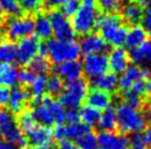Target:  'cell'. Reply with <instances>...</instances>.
I'll use <instances>...</instances> for the list:
<instances>
[{
  "label": "cell",
  "mask_w": 151,
  "mask_h": 149,
  "mask_svg": "<svg viewBox=\"0 0 151 149\" xmlns=\"http://www.w3.org/2000/svg\"><path fill=\"white\" fill-rule=\"evenodd\" d=\"M96 28L99 31L98 34L107 42L108 45L110 44L115 47H119L125 44L128 29L119 14L111 12L99 16Z\"/></svg>",
  "instance_id": "6da1fadb"
},
{
  "label": "cell",
  "mask_w": 151,
  "mask_h": 149,
  "mask_svg": "<svg viewBox=\"0 0 151 149\" xmlns=\"http://www.w3.org/2000/svg\"><path fill=\"white\" fill-rule=\"evenodd\" d=\"M99 17L96 0H82L75 14L71 19V25L74 33L81 36L93 32L96 29Z\"/></svg>",
  "instance_id": "7a4b0ae2"
},
{
  "label": "cell",
  "mask_w": 151,
  "mask_h": 149,
  "mask_svg": "<svg viewBox=\"0 0 151 149\" xmlns=\"http://www.w3.org/2000/svg\"><path fill=\"white\" fill-rule=\"evenodd\" d=\"M117 127L122 134H139L147 127V118L138 109L126 102L118 105L116 110Z\"/></svg>",
  "instance_id": "3957f363"
},
{
  "label": "cell",
  "mask_w": 151,
  "mask_h": 149,
  "mask_svg": "<svg viewBox=\"0 0 151 149\" xmlns=\"http://www.w3.org/2000/svg\"><path fill=\"white\" fill-rule=\"evenodd\" d=\"M46 55L49 56L50 62L55 65L62 64L64 62L77 60L81 56L80 44L73 40H47Z\"/></svg>",
  "instance_id": "277c9868"
},
{
  "label": "cell",
  "mask_w": 151,
  "mask_h": 149,
  "mask_svg": "<svg viewBox=\"0 0 151 149\" xmlns=\"http://www.w3.org/2000/svg\"><path fill=\"white\" fill-rule=\"evenodd\" d=\"M88 93V84L84 79H76L68 81L64 86L63 91L60 94V103L64 108L76 109L86 99Z\"/></svg>",
  "instance_id": "5b68a950"
},
{
  "label": "cell",
  "mask_w": 151,
  "mask_h": 149,
  "mask_svg": "<svg viewBox=\"0 0 151 149\" xmlns=\"http://www.w3.org/2000/svg\"><path fill=\"white\" fill-rule=\"evenodd\" d=\"M0 132L7 141H10L19 147L25 146L28 143L24 133L18 126L17 118L9 110H0Z\"/></svg>",
  "instance_id": "8992f818"
},
{
  "label": "cell",
  "mask_w": 151,
  "mask_h": 149,
  "mask_svg": "<svg viewBox=\"0 0 151 149\" xmlns=\"http://www.w3.org/2000/svg\"><path fill=\"white\" fill-rule=\"evenodd\" d=\"M33 32L34 20L30 16L10 17L4 25V34L12 42L30 36Z\"/></svg>",
  "instance_id": "52a82bcc"
},
{
  "label": "cell",
  "mask_w": 151,
  "mask_h": 149,
  "mask_svg": "<svg viewBox=\"0 0 151 149\" xmlns=\"http://www.w3.org/2000/svg\"><path fill=\"white\" fill-rule=\"evenodd\" d=\"M50 19L52 35L56 40H73L74 31L72 29L71 21L59 10H52L47 16Z\"/></svg>",
  "instance_id": "ba28073f"
},
{
  "label": "cell",
  "mask_w": 151,
  "mask_h": 149,
  "mask_svg": "<svg viewBox=\"0 0 151 149\" xmlns=\"http://www.w3.org/2000/svg\"><path fill=\"white\" fill-rule=\"evenodd\" d=\"M39 42L38 37L30 35L19 41L16 52V60L19 65L27 66L39 55Z\"/></svg>",
  "instance_id": "9c48e42d"
},
{
  "label": "cell",
  "mask_w": 151,
  "mask_h": 149,
  "mask_svg": "<svg viewBox=\"0 0 151 149\" xmlns=\"http://www.w3.org/2000/svg\"><path fill=\"white\" fill-rule=\"evenodd\" d=\"M82 68L88 78H96L108 70V58L104 53L85 55L82 62Z\"/></svg>",
  "instance_id": "30bf717a"
},
{
  "label": "cell",
  "mask_w": 151,
  "mask_h": 149,
  "mask_svg": "<svg viewBox=\"0 0 151 149\" xmlns=\"http://www.w3.org/2000/svg\"><path fill=\"white\" fill-rule=\"evenodd\" d=\"M150 76L149 69L145 67H140L139 65H130L122 72L120 78H118V88L124 93L129 91L131 86L137 80H146Z\"/></svg>",
  "instance_id": "8fae6325"
},
{
  "label": "cell",
  "mask_w": 151,
  "mask_h": 149,
  "mask_svg": "<svg viewBox=\"0 0 151 149\" xmlns=\"http://www.w3.org/2000/svg\"><path fill=\"white\" fill-rule=\"evenodd\" d=\"M97 149H129V139L122 133L101 131L97 135Z\"/></svg>",
  "instance_id": "7c38bea8"
},
{
  "label": "cell",
  "mask_w": 151,
  "mask_h": 149,
  "mask_svg": "<svg viewBox=\"0 0 151 149\" xmlns=\"http://www.w3.org/2000/svg\"><path fill=\"white\" fill-rule=\"evenodd\" d=\"M89 132V127L82 122L76 123H67V124L59 125L53 134L56 139L62 140H77L81 136H83L85 133Z\"/></svg>",
  "instance_id": "4fadbf2b"
},
{
  "label": "cell",
  "mask_w": 151,
  "mask_h": 149,
  "mask_svg": "<svg viewBox=\"0 0 151 149\" xmlns=\"http://www.w3.org/2000/svg\"><path fill=\"white\" fill-rule=\"evenodd\" d=\"M80 44L81 53L84 55L101 54L108 50V44L97 33H89L82 37Z\"/></svg>",
  "instance_id": "5bb4252c"
},
{
  "label": "cell",
  "mask_w": 151,
  "mask_h": 149,
  "mask_svg": "<svg viewBox=\"0 0 151 149\" xmlns=\"http://www.w3.org/2000/svg\"><path fill=\"white\" fill-rule=\"evenodd\" d=\"M27 140L32 146L35 147H49L53 143L54 134L50 127L37 125L32 131H30L27 135Z\"/></svg>",
  "instance_id": "9a60e30c"
},
{
  "label": "cell",
  "mask_w": 151,
  "mask_h": 149,
  "mask_svg": "<svg viewBox=\"0 0 151 149\" xmlns=\"http://www.w3.org/2000/svg\"><path fill=\"white\" fill-rule=\"evenodd\" d=\"M108 58V68L114 74H122L129 66V53L122 47H115L110 50Z\"/></svg>",
  "instance_id": "2e32d148"
},
{
  "label": "cell",
  "mask_w": 151,
  "mask_h": 149,
  "mask_svg": "<svg viewBox=\"0 0 151 149\" xmlns=\"http://www.w3.org/2000/svg\"><path fill=\"white\" fill-rule=\"evenodd\" d=\"M30 99V92L23 87H12L9 91L8 106L9 111L19 114L24 110L25 105Z\"/></svg>",
  "instance_id": "e0dca14e"
},
{
  "label": "cell",
  "mask_w": 151,
  "mask_h": 149,
  "mask_svg": "<svg viewBox=\"0 0 151 149\" xmlns=\"http://www.w3.org/2000/svg\"><path fill=\"white\" fill-rule=\"evenodd\" d=\"M55 72L62 80H66L67 82L80 79L82 77V74H83L82 62L78 60L64 62L62 64L56 65Z\"/></svg>",
  "instance_id": "ac0fdd59"
},
{
  "label": "cell",
  "mask_w": 151,
  "mask_h": 149,
  "mask_svg": "<svg viewBox=\"0 0 151 149\" xmlns=\"http://www.w3.org/2000/svg\"><path fill=\"white\" fill-rule=\"evenodd\" d=\"M86 103L92 108L96 109L98 111H104L106 109L110 108L111 105V95L105 91L98 89H93L86 95Z\"/></svg>",
  "instance_id": "d6986e66"
},
{
  "label": "cell",
  "mask_w": 151,
  "mask_h": 149,
  "mask_svg": "<svg viewBox=\"0 0 151 149\" xmlns=\"http://www.w3.org/2000/svg\"><path fill=\"white\" fill-rule=\"evenodd\" d=\"M30 112H31V115L37 124L41 125V126H46V127H51V126L55 125L50 109L40 99L37 100V102L34 103L33 108Z\"/></svg>",
  "instance_id": "ffe728a7"
},
{
  "label": "cell",
  "mask_w": 151,
  "mask_h": 149,
  "mask_svg": "<svg viewBox=\"0 0 151 149\" xmlns=\"http://www.w3.org/2000/svg\"><path fill=\"white\" fill-rule=\"evenodd\" d=\"M92 86L94 89H98L107 93L116 91L118 88V77L114 72H105L98 76L96 78L92 79Z\"/></svg>",
  "instance_id": "44dd1931"
},
{
  "label": "cell",
  "mask_w": 151,
  "mask_h": 149,
  "mask_svg": "<svg viewBox=\"0 0 151 149\" xmlns=\"http://www.w3.org/2000/svg\"><path fill=\"white\" fill-rule=\"evenodd\" d=\"M148 32L145 29L143 25L140 24H134L127 31L126 40H125V44L128 48L132 50L134 47H138L141 45L143 42L148 40Z\"/></svg>",
  "instance_id": "7402d4cb"
},
{
  "label": "cell",
  "mask_w": 151,
  "mask_h": 149,
  "mask_svg": "<svg viewBox=\"0 0 151 149\" xmlns=\"http://www.w3.org/2000/svg\"><path fill=\"white\" fill-rule=\"evenodd\" d=\"M18 68L9 62H0V86L14 87L18 82Z\"/></svg>",
  "instance_id": "603a6c76"
},
{
  "label": "cell",
  "mask_w": 151,
  "mask_h": 149,
  "mask_svg": "<svg viewBox=\"0 0 151 149\" xmlns=\"http://www.w3.org/2000/svg\"><path fill=\"white\" fill-rule=\"evenodd\" d=\"M40 100L44 102L47 105V108L50 109V112L53 116L55 124H63L65 122V112L66 111H65L63 105L60 103V101H56L52 95H43L40 98Z\"/></svg>",
  "instance_id": "cb8c5ba5"
},
{
  "label": "cell",
  "mask_w": 151,
  "mask_h": 149,
  "mask_svg": "<svg viewBox=\"0 0 151 149\" xmlns=\"http://www.w3.org/2000/svg\"><path fill=\"white\" fill-rule=\"evenodd\" d=\"M143 17V9L139 6L137 2H129L125 4L122 11V20L130 23L131 25L138 24L142 20Z\"/></svg>",
  "instance_id": "d4e9b609"
},
{
  "label": "cell",
  "mask_w": 151,
  "mask_h": 149,
  "mask_svg": "<svg viewBox=\"0 0 151 149\" xmlns=\"http://www.w3.org/2000/svg\"><path fill=\"white\" fill-rule=\"evenodd\" d=\"M34 32L35 36L42 40H50L52 36L50 19L44 13H39L34 20Z\"/></svg>",
  "instance_id": "484cf974"
},
{
  "label": "cell",
  "mask_w": 151,
  "mask_h": 149,
  "mask_svg": "<svg viewBox=\"0 0 151 149\" xmlns=\"http://www.w3.org/2000/svg\"><path fill=\"white\" fill-rule=\"evenodd\" d=\"M98 126L101 127V131H115L117 127V118H116V112L114 109H106L101 114L99 121H98Z\"/></svg>",
  "instance_id": "4316f807"
},
{
  "label": "cell",
  "mask_w": 151,
  "mask_h": 149,
  "mask_svg": "<svg viewBox=\"0 0 151 149\" xmlns=\"http://www.w3.org/2000/svg\"><path fill=\"white\" fill-rule=\"evenodd\" d=\"M78 113H80L81 122L87 125L88 127L98 124V121L101 117V112L96 109L92 108L89 105H85L78 111Z\"/></svg>",
  "instance_id": "83f0119b"
},
{
  "label": "cell",
  "mask_w": 151,
  "mask_h": 149,
  "mask_svg": "<svg viewBox=\"0 0 151 149\" xmlns=\"http://www.w3.org/2000/svg\"><path fill=\"white\" fill-rule=\"evenodd\" d=\"M46 81H47L46 74H35V77L30 84V94H32L35 100H39L44 95V92L46 90Z\"/></svg>",
  "instance_id": "f1b7e54d"
},
{
  "label": "cell",
  "mask_w": 151,
  "mask_h": 149,
  "mask_svg": "<svg viewBox=\"0 0 151 149\" xmlns=\"http://www.w3.org/2000/svg\"><path fill=\"white\" fill-rule=\"evenodd\" d=\"M17 45L12 41H6L0 43V62L12 64L16 60Z\"/></svg>",
  "instance_id": "f546056e"
},
{
  "label": "cell",
  "mask_w": 151,
  "mask_h": 149,
  "mask_svg": "<svg viewBox=\"0 0 151 149\" xmlns=\"http://www.w3.org/2000/svg\"><path fill=\"white\" fill-rule=\"evenodd\" d=\"M30 69L33 71L35 74H46L51 69V62L50 59L43 56V55H38L35 56L34 59L29 64Z\"/></svg>",
  "instance_id": "4dcf8cb0"
},
{
  "label": "cell",
  "mask_w": 151,
  "mask_h": 149,
  "mask_svg": "<svg viewBox=\"0 0 151 149\" xmlns=\"http://www.w3.org/2000/svg\"><path fill=\"white\" fill-rule=\"evenodd\" d=\"M17 124L21 128L22 132L24 133V135H27L30 131H32L38 125L35 123L34 118L32 117V115H31V112L28 111V110H23L22 112L19 113L17 118Z\"/></svg>",
  "instance_id": "1f68e13d"
},
{
  "label": "cell",
  "mask_w": 151,
  "mask_h": 149,
  "mask_svg": "<svg viewBox=\"0 0 151 149\" xmlns=\"http://www.w3.org/2000/svg\"><path fill=\"white\" fill-rule=\"evenodd\" d=\"M64 89L63 80L60 78L58 74H53L50 78H47L46 81V91L50 93V95H59Z\"/></svg>",
  "instance_id": "d6a6232c"
},
{
  "label": "cell",
  "mask_w": 151,
  "mask_h": 149,
  "mask_svg": "<svg viewBox=\"0 0 151 149\" xmlns=\"http://www.w3.org/2000/svg\"><path fill=\"white\" fill-rule=\"evenodd\" d=\"M77 146L81 149H97L98 144H97V136L94 135L91 131L85 133L83 136H81L77 139Z\"/></svg>",
  "instance_id": "836d02e7"
},
{
  "label": "cell",
  "mask_w": 151,
  "mask_h": 149,
  "mask_svg": "<svg viewBox=\"0 0 151 149\" xmlns=\"http://www.w3.org/2000/svg\"><path fill=\"white\" fill-rule=\"evenodd\" d=\"M1 6L4 9V12L9 14L10 17L21 16L23 11L18 0H1Z\"/></svg>",
  "instance_id": "e575fe53"
},
{
  "label": "cell",
  "mask_w": 151,
  "mask_h": 149,
  "mask_svg": "<svg viewBox=\"0 0 151 149\" xmlns=\"http://www.w3.org/2000/svg\"><path fill=\"white\" fill-rule=\"evenodd\" d=\"M22 10L27 12L37 13L42 8L43 0H18Z\"/></svg>",
  "instance_id": "d590c367"
},
{
  "label": "cell",
  "mask_w": 151,
  "mask_h": 149,
  "mask_svg": "<svg viewBox=\"0 0 151 149\" xmlns=\"http://www.w3.org/2000/svg\"><path fill=\"white\" fill-rule=\"evenodd\" d=\"M78 7H80L78 0H66L61 6V12L63 13L66 18H72L77 11Z\"/></svg>",
  "instance_id": "8d00e7d4"
},
{
  "label": "cell",
  "mask_w": 151,
  "mask_h": 149,
  "mask_svg": "<svg viewBox=\"0 0 151 149\" xmlns=\"http://www.w3.org/2000/svg\"><path fill=\"white\" fill-rule=\"evenodd\" d=\"M96 4L97 7L106 13L116 12L120 7V4L117 0H96Z\"/></svg>",
  "instance_id": "74e56055"
},
{
  "label": "cell",
  "mask_w": 151,
  "mask_h": 149,
  "mask_svg": "<svg viewBox=\"0 0 151 149\" xmlns=\"http://www.w3.org/2000/svg\"><path fill=\"white\" fill-rule=\"evenodd\" d=\"M34 77L35 74L30 68H23L18 72V81L23 86H30Z\"/></svg>",
  "instance_id": "f35d334b"
},
{
  "label": "cell",
  "mask_w": 151,
  "mask_h": 149,
  "mask_svg": "<svg viewBox=\"0 0 151 149\" xmlns=\"http://www.w3.org/2000/svg\"><path fill=\"white\" fill-rule=\"evenodd\" d=\"M146 80H137L136 82L131 86V88L129 89V93L134 95H138V96H142L146 93Z\"/></svg>",
  "instance_id": "ab89813d"
},
{
  "label": "cell",
  "mask_w": 151,
  "mask_h": 149,
  "mask_svg": "<svg viewBox=\"0 0 151 149\" xmlns=\"http://www.w3.org/2000/svg\"><path fill=\"white\" fill-rule=\"evenodd\" d=\"M129 149H147V145L143 140L142 135L134 134L129 140Z\"/></svg>",
  "instance_id": "60d3db41"
},
{
  "label": "cell",
  "mask_w": 151,
  "mask_h": 149,
  "mask_svg": "<svg viewBox=\"0 0 151 149\" xmlns=\"http://www.w3.org/2000/svg\"><path fill=\"white\" fill-rule=\"evenodd\" d=\"M124 102H126L127 104H129V105H131V106H134L136 109H139L141 106V104H142V99H141V96H138V95L131 94L129 92H126Z\"/></svg>",
  "instance_id": "b9f144b4"
},
{
  "label": "cell",
  "mask_w": 151,
  "mask_h": 149,
  "mask_svg": "<svg viewBox=\"0 0 151 149\" xmlns=\"http://www.w3.org/2000/svg\"><path fill=\"white\" fill-rule=\"evenodd\" d=\"M65 121L67 123H76L80 122V113L76 109H68L65 112Z\"/></svg>",
  "instance_id": "7bdbcfd3"
},
{
  "label": "cell",
  "mask_w": 151,
  "mask_h": 149,
  "mask_svg": "<svg viewBox=\"0 0 151 149\" xmlns=\"http://www.w3.org/2000/svg\"><path fill=\"white\" fill-rule=\"evenodd\" d=\"M143 21V26L147 30V32L149 35H151V8L147 9L146 13H143L142 17Z\"/></svg>",
  "instance_id": "ee69618b"
},
{
  "label": "cell",
  "mask_w": 151,
  "mask_h": 149,
  "mask_svg": "<svg viewBox=\"0 0 151 149\" xmlns=\"http://www.w3.org/2000/svg\"><path fill=\"white\" fill-rule=\"evenodd\" d=\"M9 99V89L6 87L0 86V108L4 106L8 103Z\"/></svg>",
  "instance_id": "f6af8a7d"
},
{
  "label": "cell",
  "mask_w": 151,
  "mask_h": 149,
  "mask_svg": "<svg viewBox=\"0 0 151 149\" xmlns=\"http://www.w3.org/2000/svg\"><path fill=\"white\" fill-rule=\"evenodd\" d=\"M56 149H81L77 144H74L73 141H68V140H62Z\"/></svg>",
  "instance_id": "bcb514c9"
},
{
  "label": "cell",
  "mask_w": 151,
  "mask_h": 149,
  "mask_svg": "<svg viewBox=\"0 0 151 149\" xmlns=\"http://www.w3.org/2000/svg\"><path fill=\"white\" fill-rule=\"evenodd\" d=\"M65 1H66V0H45V4L47 7L55 9V8H58V7H61Z\"/></svg>",
  "instance_id": "7dc6e473"
},
{
  "label": "cell",
  "mask_w": 151,
  "mask_h": 149,
  "mask_svg": "<svg viewBox=\"0 0 151 149\" xmlns=\"http://www.w3.org/2000/svg\"><path fill=\"white\" fill-rule=\"evenodd\" d=\"M0 149H21V147L14 145L10 141H1L0 143Z\"/></svg>",
  "instance_id": "c3c4849f"
},
{
  "label": "cell",
  "mask_w": 151,
  "mask_h": 149,
  "mask_svg": "<svg viewBox=\"0 0 151 149\" xmlns=\"http://www.w3.org/2000/svg\"><path fill=\"white\" fill-rule=\"evenodd\" d=\"M142 138H143V140H145V143H146V145L151 146V126L149 128L146 129L145 134L142 135Z\"/></svg>",
  "instance_id": "681fc988"
},
{
  "label": "cell",
  "mask_w": 151,
  "mask_h": 149,
  "mask_svg": "<svg viewBox=\"0 0 151 149\" xmlns=\"http://www.w3.org/2000/svg\"><path fill=\"white\" fill-rule=\"evenodd\" d=\"M138 4L141 7L142 9H149L151 8V0H139Z\"/></svg>",
  "instance_id": "f907efd6"
},
{
  "label": "cell",
  "mask_w": 151,
  "mask_h": 149,
  "mask_svg": "<svg viewBox=\"0 0 151 149\" xmlns=\"http://www.w3.org/2000/svg\"><path fill=\"white\" fill-rule=\"evenodd\" d=\"M4 9H2V6H1V0H0V24L4 22Z\"/></svg>",
  "instance_id": "816d5d0a"
},
{
  "label": "cell",
  "mask_w": 151,
  "mask_h": 149,
  "mask_svg": "<svg viewBox=\"0 0 151 149\" xmlns=\"http://www.w3.org/2000/svg\"><path fill=\"white\" fill-rule=\"evenodd\" d=\"M146 93L149 96H151V81L147 82V84H146Z\"/></svg>",
  "instance_id": "f5cc1de1"
},
{
  "label": "cell",
  "mask_w": 151,
  "mask_h": 149,
  "mask_svg": "<svg viewBox=\"0 0 151 149\" xmlns=\"http://www.w3.org/2000/svg\"><path fill=\"white\" fill-rule=\"evenodd\" d=\"M30 149H50L49 147H35V146H33L32 148H30Z\"/></svg>",
  "instance_id": "db71d44e"
},
{
  "label": "cell",
  "mask_w": 151,
  "mask_h": 149,
  "mask_svg": "<svg viewBox=\"0 0 151 149\" xmlns=\"http://www.w3.org/2000/svg\"><path fill=\"white\" fill-rule=\"evenodd\" d=\"M2 36H4V33H2V31L0 30V43L2 42Z\"/></svg>",
  "instance_id": "11a10c76"
},
{
  "label": "cell",
  "mask_w": 151,
  "mask_h": 149,
  "mask_svg": "<svg viewBox=\"0 0 151 149\" xmlns=\"http://www.w3.org/2000/svg\"><path fill=\"white\" fill-rule=\"evenodd\" d=\"M148 115H149V117L151 118V105L149 106V110H148Z\"/></svg>",
  "instance_id": "9f6ffc18"
},
{
  "label": "cell",
  "mask_w": 151,
  "mask_h": 149,
  "mask_svg": "<svg viewBox=\"0 0 151 149\" xmlns=\"http://www.w3.org/2000/svg\"><path fill=\"white\" fill-rule=\"evenodd\" d=\"M1 139H2V134H1V132H0V143H1Z\"/></svg>",
  "instance_id": "6f0895ef"
},
{
  "label": "cell",
  "mask_w": 151,
  "mask_h": 149,
  "mask_svg": "<svg viewBox=\"0 0 151 149\" xmlns=\"http://www.w3.org/2000/svg\"><path fill=\"white\" fill-rule=\"evenodd\" d=\"M131 2H137V1H139V0H130Z\"/></svg>",
  "instance_id": "680465c9"
},
{
  "label": "cell",
  "mask_w": 151,
  "mask_h": 149,
  "mask_svg": "<svg viewBox=\"0 0 151 149\" xmlns=\"http://www.w3.org/2000/svg\"><path fill=\"white\" fill-rule=\"evenodd\" d=\"M118 2H119V4H120V2H122V1H125V0H117Z\"/></svg>",
  "instance_id": "91938a15"
}]
</instances>
